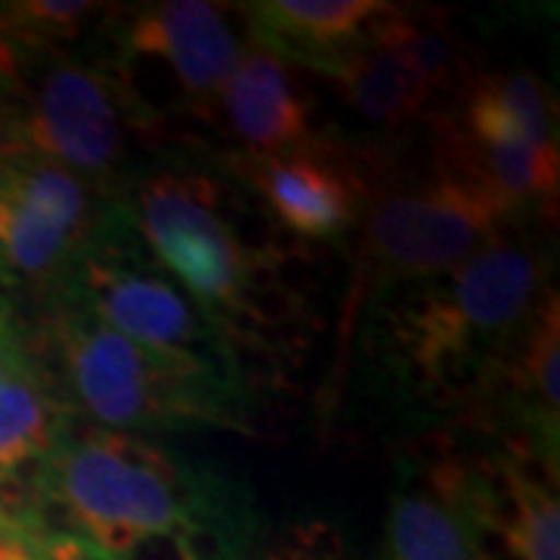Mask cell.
<instances>
[{"mask_svg": "<svg viewBox=\"0 0 560 560\" xmlns=\"http://www.w3.org/2000/svg\"><path fill=\"white\" fill-rule=\"evenodd\" d=\"M521 480V477H517ZM523 523L517 545L529 560H560V511L558 499L536 482L521 480Z\"/></svg>", "mask_w": 560, "mask_h": 560, "instance_id": "ffe728a7", "label": "cell"}, {"mask_svg": "<svg viewBox=\"0 0 560 560\" xmlns=\"http://www.w3.org/2000/svg\"><path fill=\"white\" fill-rule=\"evenodd\" d=\"M249 178L271 212L302 237H337L359 215L361 184L340 162H327L315 147L253 156Z\"/></svg>", "mask_w": 560, "mask_h": 560, "instance_id": "9c48e42d", "label": "cell"}, {"mask_svg": "<svg viewBox=\"0 0 560 560\" xmlns=\"http://www.w3.org/2000/svg\"><path fill=\"white\" fill-rule=\"evenodd\" d=\"M324 69L346 88L349 101L364 119L386 128L420 119L433 97L430 88L411 72V66L371 35L368 44L342 54Z\"/></svg>", "mask_w": 560, "mask_h": 560, "instance_id": "7c38bea8", "label": "cell"}, {"mask_svg": "<svg viewBox=\"0 0 560 560\" xmlns=\"http://www.w3.org/2000/svg\"><path fill=\"white\" fill-rule=\"evenodd\" d=\"M16 22L22 25V32L28 28L32 38H75L79 35V25L97 7L88 3V0H32V3H20L13 7Z\"/></svg>", "mask_w": 560, "mask_h": 560, "instance_id": "44dd1931", "label": "cell"}, {"mask_svg": "<svg viewBox=\"0 0 560 560\" xmlns=\"http://www.w3.org/2000/svg\"><path fill=\"white\" fill-rule=\"evenodd\" d=\"M62 352L79 401L91 418L113 430L209 418L219 411L212 393L221 381L125 340L103 320H69L62 327Z\"/></svg>", "mask_w": 560, "mask_h": 560, "instance_id": "7a4b0ae2", "label": "cell"}, {"mask_svg": "<svg viewBox=\"0 0 560 560\" xmlns=\"http://www.w3.org/2000/svg\"><path fill=\"white\" fill-rule=\"evenodd\" d=\"M7 371H10V352H7V340L0 334V381H7Z\"/></svg>", "mask_w": 560, "mask_h": 560, "instance_id": "d4e9b609", "label": "cell"}, {"mask_svg": "<svg viewBox=\"0 0 560 560\" xmlns=\"http://www.w3.org/2000/svg\"><path fill=\"white\" fill-rule=\"evenodd\" d=\"M28 140L81 175L103 178L121 153L119 109L106 81L75 62L50 60L25 84Z\"/></svg>", "mask_w": 560, "mask_h": 560, "instance_id": "52a82bcc", "label": "cell"}, {"mask_svg": "<svg viewBox=\"0 0 560 560\" xmlns=\"http://www.w3.org/2000/svg\"><path fill=\"white\" fill-rule=\"evenodd\" d=\"M539 287V259L526 246L492 237L452 271L448 290L436 293L415 318L423 371L440 383L460 374L477 342L501 340L523 324Z\"/></svg>", "mask_w": 560, "mask_h": 560, "instance_id": "3957f363", "label": "cell"}, {"mask_svg": "<svg viewBox=\"0 0 560 560\" xmlns=\"http://www.w3.org/2000/svg\"><path fill=\"white\" fill-rule=\"evenodd\" d=\"M393 560H470L464 523L433 495H399L389 511Z\"/></svg>", "mask_w": 560, "mask_h": 560, "instance_id": "9a60e30c", "label": "cell"}, {"mask_svg": "<svg viewBox=\"0 0 560 560\" xmlns=\"http://www.w3.org/2000/svg\"><path fill=\"white\" fill-rule=\"evenodd\" d=\"M10 533H13V529H10V526H7V523H0V541L7 539V536H10Z\"/></svg>", "mask_w": 560, "mask_h": 560, "instance_id": "484cf974", "label": "cell"}, {"mask_svg": "<svg viewBox=\"0 0 560 560\" xmlns=\"http://www.w3.org/2000/svg\"><path fill=\"white\" fill-rule=\"evenodd\" d=\"M0 187H7L13 197L22 202L40 209L44 215L60 221L62 228H69L72 234H79L88 224V194L69 168H62L60 162L40 160V162H22L3 172Z\"/></svg>", "mask_w": 560, "mask_h": 560, "instance_id": "ac0fdd59", "label": "cell"}, {"mask_svg": "<svg viewBox=\"0 0 560 560\" xmlns=\"http://www.w3.org/2000/svg\"><path fill=\"white\" fill-rule=\"evenodd\" d=\"M57 440V411L44 389L25 377L0 381V480L40 460Z\"/></svg>", "mask_w": 560, "mask_h": 560, "instance_id": "2e32d148", "label": "cell"}, {"mask_svg": "<svg viewBox=\"0 0 560 560\" xmlns=\"http://www.w3.org/2000/svg\"><path fill=\"white\" fill-rule=\"evenodd\" d=\"M470 138H514L533 147H558L551 138V106L545 88L529 72L486 75L467 94Z\"/></svg>", "mask_w": 560, "mask_h": 560, "instance_id": "5bb4252c", "label": "cell"}, {"mask_svg": "<svg viewBox=\"0 0 560 560\" xmlns=\"http://www.w3.org/2000/svg\"><path fill=\"white\" fill-rule=\"evenodd\" d=\"M221 97L234 135L256 156H283L312 147L308 106L278 54L253 50L241 57Z\"/></svg>", "mask_w": 560, "mask_h": 560, "instance_id": "30bf717a", "label": "cell"}, {"mask_svg": "<svg viewBox=\"0 0 560 560\" xmlns=\"http://www.w3.org/2000/svg\"><path fill=\"white\" fill-rule=\"evenodd\" d=\"M119 560H187V551L178 539V529H150L138 533L121 548Z\"/></svg>", "mask_w": 560, "mask_h": 560, "instance_id": "603a6c76", "label": "cell"}, {"mask_svg": "<svg viewBox=\"0 0 560 560\" xmlns=\"http://www.w3.org/2000/svg\"><path fill=\"white\" fill-rule=\"evenodd\" d=\"M128 44L140 54L162 57L197 101L219 94L241 62V44L231 25L215 3L202 0H172L147 10L131 25Z\"/></svg>", "mask_w": 560, "mask_h": 560, "instance_id": "ba28073f", "label": "cell"}, {"mask_svg": "<svg viewBox=\"0 0 560 560\" xmlns=\"http://www.w3.org/2000/svg\"><path fill=\"white\" fill-rule=\"evenodd\" d=\"M504 215L460 153L455 128L440 131L436 180L383 194L371 206L361 256L383 275L427 278L455 271L495 237Z\"/></svg>", "mask_w": 560, "mask_h": 560, "instance_id": "6da1fadb", "label": "cell"}, {"mask_svg": "<svg viewBox=\"0 0 560 560\" xmlns=\"http://www.w3.org/2000/svg\"><path fill=\"white\" fill-rule=\"evenodd\" d=\"M460 523H464L467 545H470V560H529L523 555L517 539H511L508 533L495 529L492 523L474 521V517Z\"/></svg>", "mask_w": 560, "mask_h": 560, "instance_id": "7402d4cb", "label": "cell"}, {"mask_svg": "<svg viewBox=\"0 0 560 560\" xmlns=\"http://www.w3.org/2000/svg\"><path fill=\"white\" fill-rule=\"evenodd\" d=\"M54 492L91 541L103 529H175L184 517L172 460L121 433L69 442L54 460Z\"/></svg>", "mask_w": 560, "mask_h": 560, "instance_id": "5b68a950", "label": "cell"}, {"mask_svg": "<svg viewBox=\"0 0 560 560\" xmlns=\"http://www.w3.org/2000/svg\"><path fill=\"white\" fill-rule=\"evenodd\" d=\"M72 249V231L0 187V261L25 278H47Z\"/></svg>", "mask_w": 560, "mask_h": 560, "instance_id": "e0dca14e", "label": "cell"}, {"mask_svg": "<svg viewBox=\"0 0 560 560\" xmlns=\"http://www.w3.org/2000/svg\"><path fill=\"white\" fill-rule=\"evenodd\" d=\"M389 3L377 0H275L256 7V22L265 44L278 57H305L330 66L368 38L374 20Z\"/></svg>", "mask_w": 560, "mask_h": 560, "instance_id": "8fae6325", "label": "cell"}, {"mask_svg": "<svg viewBox=\"0 0 560 560\" xmlns=\"http://www.w3.org/2000/svg\"><path fill=\"white\" fill-rule=\"evenodd\" d=\"M81 293L109 330L138 342L162 359L180 361L219 377V364L209 359L215 337L197 305L175 283L143 265L119 259H91L84 265Z\"/></svg>", "mask_w": 560, "mask_h": 560, "instance_id": "8992f818", "label": "cell"}, {"mask_svg": "<svg viewBox=\"0 0 560 560\" xmlns=\"http://www.w3.org/2000/svg\"><path fill=\"white\" fill-rule=\"evenodd\" d=\"M219 190L197 175H160L140 187L135 219L156 259L212 312H243L253 265L219 212Z\"/></svg>", "mask_w": 560, "mask_h": 560, "instance_id": "277c9868", "label": "cell"}, {"mask_svg": "<svg viewBox=\"0 0 560 560\" xmlns=\"http://www.w3.org/2000/svg\"><path fill=\"white\" fill-rule=\"evenodd\" d=\"M558 361H560V312L558 293H548L536 308V320L529 327V342L523 352L526 383L536 389L539 405L551 420H558L560 389H558Z\"/></svg>", "mask_w": 560, "mask_h": 560, "instance_id": "d6986e66", "label": "cell"}, {"mask_svg": "<svg viewBox=\"0 0 560 560\" xmlns=\"http://www.w3.org/2000/svg\"><path fill=\"white\" fill-rule=\"evenodd\" d=\"M40 560H119L116 555L97 548L94 541L88 539H57L44 541L38 548Z\"/></svg>", "mask_w": 560, "mask_h": 560, "instance_id": "cb8c5ba5", "label": "cell"}, {"mask_svg": "<svg viewBox=\"0 0 560 560\" xmlns=\"http://www.w3.org/2000/svg\"><path fill=\"white\" fill-rule=\"evenodd\" d=\"M455 138L501 212L558 194V147H533L514 138H470L464 131H455Z\"/></svg>", "mask_w": 560, "mask_h": 560, "instance_id": "4fadbf2b", "label": "cell"}]
</instances>
